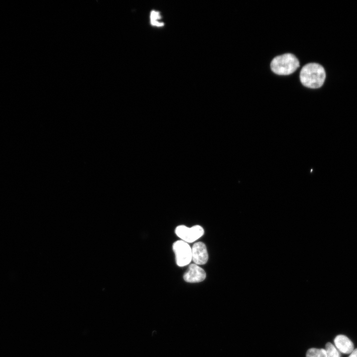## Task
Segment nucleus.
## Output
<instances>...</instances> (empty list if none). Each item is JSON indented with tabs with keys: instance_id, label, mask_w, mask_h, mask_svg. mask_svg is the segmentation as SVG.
Returning <instances> with one entry per match:
<instances>
[{
	"instance_id": "f257e3e1",
	"label": "nucleus",
	"mask_w": 357,
	"mask_h": 357,
	"mask_svg": "<svg viewBox=\"0 0 357 357\" xmlns=\"http://www.w3.org/2000/svg\"><path fill=\"white\" fill-rule=\"evenodd\" d=\"M326 77L324 67L316 63H309L301 68L299 78L301 83L310 88H318L322 86Z\"/></svg>"
},
{
	"instance_id": "f03ea898",
	"label": "nucleus",
	"mask_w": 357,
	"mask_h": 357,
	"mask_svg": "<svg viewBox=\"0 0 357 357\" xmlns=\"http://www.w3.org/2000/svg\"><path fill=\"white\" fill-rule=\"evenodd\" d=\"M299 66L298 59L290 53L276 57L270 64L271 69L274 73L284 75L293 73Z\"/></svg>"
},
{
	"instance_id": "7ed1b4c3",
	"label": "nucleus",
	"mask_w": 357,
	"mask_h": 357,
	"mask_svg": "<svg viewBox=\"0 0 357 357\" xmlns=\"http://www.w3.org/2000/svg\"><path fill=\"white\" fill-rule=\"evenodd\" d=\"M177 264L183 267L189 264L192 260L191 248L189 245L182 240L175 241L173 244Z\"/></svg>"
},
{
	"instance_id": "20e7f679",
	"label": "nucleus",
	"mask_w": 357,
	"mask_h": 357,
	"mask_svg": "<svg viewBox=\"0 0 357 357\" xmlns=\"http://www.w3.org/2000/svg\"><path fill=\"white\" fill-rule=\"evenodd\" d=\"M175 233L182 240L187 243H191L201 237L204 233V231L199 225H195L191 228L179 225L176 228Z\"/></svg>"
},
{
	"instance_id": "39448f33",
	"label": "nucleus",
	"mask_w": 357,
	"mask_h": 357,
	"mask_svg": "<svg viewBox=\"0 0 357 357\" xmlns=\"http://www.w3.org/2000/svg\"><path fill=\"white\" fill-rule=\"evenodd\" d=\"M192 260L197 265L206 263L208 254L205 244L202 242L195 243L191 248Z\"/></svg>"
},
{
	"instance_id": "423d86ee",
	"label": "nucleus",
	"mask_w": 357,
	"mask_h": 357,
	"mask_svg": "<svg viewBox=\"0 0 357 357\" xmlns=\"http://www.w3.org/2000/svg\"><path fill=\"white\" fill-rule=\"evenodd\" d=\"M206 278L205 271L196 264H190L187 271L183 275L184 280L189 283L203 281Z\"/></svg>"
},
{
	"instance_id": "0eeeda50",
	"label": "nucleus",
	"mask_w": 357,
	"mask_h": 357,
	"mask_svg": "<svg viewBox=\"0 0 357 357\" xmlns=\"http://www.w3.org/2000/svg\"><path fill=\"white\" fill-rule=\"evenodd\" d=\"M334 343L339 351L344 354H351L354 350V344L346 336L339 335L334 339Z\"/></svg>"
},
{
	"instance_id": "6e6552de",
	"label": "nucleus",
	"mask_w": 357,
	"mask_h": 357,
	"mask_svg": "<svg viewBox=\"0 0 357 357\" xmlns=\"http://www.w3.org/2000/svg\"><path fill=\"white\" fill-rule=\"evenodd\" d=\"M162 16L160 12L155 10H152L150 12V21L151 25L155 27H162L164 23L161 21Z\"/></svg>"
},
{
	"instance_id": "1a4fd4ad",
	"label": "nucleus",
	"mask_w": 357,
	"mask_h": 357,
	"mask_svg": "<svg viewBox=\"0 0 357 357\" xmlns=\"http://www.w3.org/2000/svg\"><path fill=\"white\" fill-rule=\"evenodd\" d=\"M306 357H327L325 349L310 348L306 352Z\"/></svg>"
},
{
	"instance_id": "9d476101",
	"label": "nucleus",
	"mask_w": 357,
	"mask_h": 357,
	"mask_svg": "<svg viewBox=\"0 0 357 357\" xmlns=\"http://www.w3.org/2000/svg\"><path fill=\"white\" fill-rule=\"evenodd\" d=\"M327 357H340L339 352L331 343L328 342L325 346Z\"/></svg>"
},
{
	"instance_id": "9b49d317",
	"label": "nucleus",
	"mask_w": 357,
	"mask_h": 357,
	"mask_svg": "<svg viewBox=\"0 0 357 357\" xmlns=\"http://www.w3.org/2000/svg\"><path fill=\"white\" fill-rule=\"evenodd\" d=\"M349 357H357V349L354 350Z\"/></svg>"
}]
</instances>
